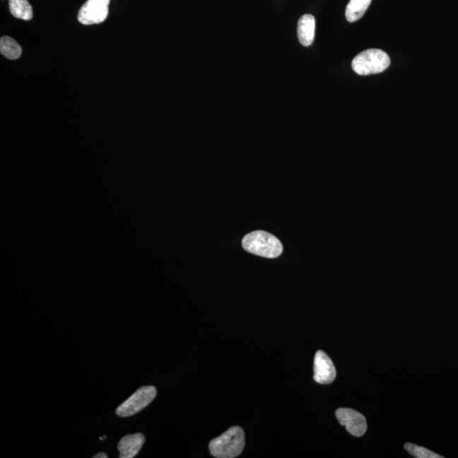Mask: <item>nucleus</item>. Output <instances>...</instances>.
I'll return each mask as SVG.
<instances>
[{
    "label": "nucleus",
    "mask_w": 458,
    "mask_h": 458,
    "mask_svg": "<svg viewBox=\"0 0 458 458\" xmlns=\"http://www.w3.org/2000/svg\"><path fill=\"white\" fill-rule=\"evenodd\" d=\"M405 450L409 452L411 456L416 458H441L442 457L435 452L430 451L427 448L418 447L417 445L407 443L405 445Z\"/></svg>",
    "instance_id": "nucleus-13"
},
{
    "label": "nucleus",
    "mask_w": 458,
    "mask_h": 458,
    "mask_svg": "<svg viewBox=\"0 0 458 458\" xmlns=\"http://www.w3.org/2000/svg\"><path fill=\"white\" fill-rule=\"evenodd\" d=\"M110 0H88L78 13V20L83 25L99 24L107 18Z\"/></svg>",
    "instance_id": "nucleus-5"
},
{
    "label": "nucleus",
    "mask_w": 458,
    "mask_h": 458,
    "mask_svg": "<svg viewBox=\"0 0 458 458\" xmlns=\"http://www.w3.org/2000/svg\"><path fill=\"white\" fill-rule=\"evenodd\" d=\"M316 20L312 15H304L300 17L297 28L299 41L301 45L307 47L312 45L315 37Z\"/></svg>",
    "instance_id": "nucleus-9"
},
{
    "label": "nucleus",
    "mask_w": 458,
    "mask_h": 458,
    "mask_svg": "<svg viewBox=\"0 0 458 458\" xmlns=\"http://www.w3.org/2000/svg\"><path fill=\"white\" fill-rule=\"evenodd\" d=\"M155 397L156 389L154 386H143L117 407V415L127 418L138 413L150 405Z\"/></svg>",
    "instance_id": "nucleus-4"
},
{
    "label": "nucleus",
    "mask_w": 458,
    "mask_h": 458,
    "mask_svg": "<svg viewBox=\"0 0 458 458\" xmlns=\"http://www.w3.org/2000/svg\"><path fill=\"white\" fill-rule=\"evenodd\" d=\"M335 415L339 423L346 427L351 435L360 437L366 433L368 428L366 418L358 411L350 409H339Z\"/></svg>",
    "instance_id": "nucleus-6"
},
{
    "label": "nucleus",
    "mask_w": 458,
    "mask_h": 458,
    "mask_svg": "<svg viewBox=\"0 0 458 458\" xmlns=\"http://www.w3.org/2000/svg\"><path fill=\"white\" fill-rule=\"evenodd\" d=\"M371 2L372 0H350L346 10L347 20L349 23H355V21L362 18L369 6H370Z\"/></svg>",
    "instance_id": "nucleus-10"
},
{
    "label": "nucleus",
    "mask_w": 458,
    "mask_h": 458,
    "mask_svg": "<svg viewBox=\"0 0 458 458\" xmlns=\"http://www.w3.org/2000/svg\"><path fill=\"white\" fill-rule=\"evenodd\" d=\"M146 438L142 434L129 435L119 441L118 451L120 458H134L141 450Z\"/></svg>",
    "instance_id": "nucleus-8"
},
{
    "label": "nucleus",
    "mask_w": 458,
    "mask_h": 458,
    "mask_svg": "<svg viewBox=\"0 0 458 458\" xmlns=\"http://www.w3.org/2000/svg\"><path fill=\"white\" fill-rule=\"evenodd\" d=\"M242 245L246 252L265 258L278 257L283 252L281 242L264 231H254L245 235Z\"/></svg>",
    "instance_id": "nucleus-2"
},
{
    "label": "nucleus",
    "mask_w": 458,
    "mask_h": 458,
    "mask_svg": "<svg viewBox=\"0 0 458 458\" xmlns=\"http://www.w3.org/2000/svg\"><path fill=\"white\" fill-rule=\"evenodd\" d=\"M93 457H95V458H107L108 456L106 455L105 453L100 452V453H98L97 455H95V456Z\"/></svg>",
    "instance_id": "nucleus-14"
},
{
    "label": "nucleus",
    "mask_w": 458,
    "mask_h": 458,
    "mask_svg": "<svg viewBox=\"0 0 458 458\" xmlns=\"http://www.w3.org/2000/svg\"><path fill=\"white\" fill-rule=\"evenodd\" d=\"M245 442L244 430L239 426H233L212 440L209 450L211 455L216 458H235L243 452Z\"/></svg>",
    "instance_id": "nucleus-1"
},
{
    "label": "nucleus",
    "mask_w": 458,
    "mask_h": 458,
    "mask_svg": "<svg viewBox=\"0 0 458 458\" xmlns=\"http://www.w3.org/2000/svg\"><path fill=\"white\" fill-rule=\"evenodd\" d=\"M0 52L7 59H17L20 58L23 49L12 37L4 36L0 40Z\"/></svg>",
    "instance_id": "nucleus-12"
},
{
    "label": "nucleus",
    "mask_w": 458,
    "mask_h": 458,
    "mask_svg": "<svg viewBox=\"0 0 458 458\" xmlns=\"http://www.w3.org/2000/svg\"><path fill=\"white\" fill-rule=\"evenodd\" d=\"M10 10L16 18L30 20L33 18V8L28 0H10Z\"/></svg>",
    "instance_id": "nucleus-11"
},
{
    "label": "nucleus",
    "mask_w": 458,
    "mask_h": 458,
    "mask_svg": "<svg viewBox=\"0 0 458 458\" xmlns=\"http://www.w3.org/2000/svg\"><path fill=\"white\" fill-rule=\"evenodd\" d=\"M390 65V59L384 51L371 49L356 55L351 63L352 69L356 74L368 76L383 72Z\"/></svg>",
    "instance_id": "nucleus-3"
},
{
    "label": "nucleus",
    "mask_w": 458,
    "mask_h": 458,
    "mask_svg": "<svg viewBox=\"0 0 458 458\" xmlns=\"http://www.w3.org/2000/svg\"><path fill=\"white\" fill-rule=\"evenodd\" d=\"M335 377H336V370L332 360L324 351H317L314 358V380L318 384H329L333 383Z\"/></svg>",
    "instance_id": "nucleus-7"
}]
</instances>
